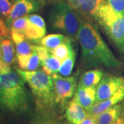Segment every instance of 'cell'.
<instances>
[{"instance_id":"cell-1","label":"cell","mask_w":124,"mask_h":124,"mask_svg":"<svg viewBox=\"0 0 124 124\" xmlns=\"http://www.w3.org/2000/svg\"><path fill=\"white\" fill-rule=\"evenodd\" d=\"M77 39L81 48L82 59L86 66H104L122 69L124 65L107 46L97 29L88 22L81 21Z\"/></svg>"},{"instance_id":"cell-2","label":"cell","mask_w":124,"mask_h":124,"mask_svg":"<svg viewBox=\"0 0 124 124\" xmlns=\"http://www.w3.org/2000/svg\"><path fill=\"white\" fill-rule=\"evenodd\" d=\"M26 81L17 72L0 73V108L12 112H23L29 106Z\"/></svg>"},{"instance_id":"cell-3","label":"cell","mask_w":124,"mask_h":124,"mask_svg":"<svg viewBox=\"0 0 124 124\" xmlns=\"http://www.w3.org/2000/svg\"><path fill=\"white\" fill-rule=\"evenodd\" d=\"M16 71L28 85L35 99L39 113L44 115L45 112L52 110L57 104L52 77L43 71L24 70L17 68Z\"/></svg>"},{"instance_id":"cell-4","label":"cell","mask_w":124,"mask_h":124,"mask_svg":"<svg viewBox=\"0 0 124 124\" xmlns=\"http://www.w3.org/2000/svg\"><path fill=\"white\" fill-rule=\"evenodd\" d=\"M94 18L124 59V15L116 13L106 2L99 8Z\"/></svg>"},{"instance_id":"cell-5","label":"cell","mask_w":124,"mask_h":124,"mask_svg":"<svg viewBox=\"0 0 124 124\" xmlns=\"http://www.w3.org/2000/svg\"><path fill=\"white\" fill-rule=\"evenodd\" d=\"M49 22L54 28L62 31L70 38H77L81 20L75 10L68 3L60 2L50 10Z\"/></svg>"},{"instance_id":"cell-6","label":"cell","mask_w":124,"mask_h":124,"mask_svg":"<svg viewBox=\"0 0 124 124\" xmlns=\"http://www.w3.org/2000/svg\"><path fill=\"white\" fill-rule=\"evenodd\" d=\"M52 79L53 81L56 102L63 108L68 101L75 93L77 86V75L72 77H62L53 74Z\"/></svg>"},{"instance_id":"cell-7","label":"cell","mask_w":124,"mask_h":124,"mask_svg":"<svg viewBox=\"0 0 124 124\" xmlns=\"http://www.w3.org/2000/svg\"><path fill=\"white\" fill-rule=\"evenodd\" d=\"M43 0H17L12 6L11 10L5 22L8 27L15 19L38 11L43 6Z\"/></svg>"},{"instance_id":"cell-8","label":"cell","mask_w":124,"mask_h":124,"mask_svg":"<svg viewBox=\"0 0 124 124\" xmlns=\"http://www.w3.org/2000/svg\"><path fill=\"white\" fill-rule=\"evenodd\" d=\"M124 83V77L114 75L104 76L96 86V103L110 97Z\"/></svg>"},{"instance_id":"cell-9","label":"cell","mask_w":124,"mask_h":124,"mask_svg":"<svg viewBox=\"0 0 124 124\" xmlns=\"http://www.w3.org/2000/svg\"><path fill=\"white\" fill-rule=\"evenodd\" d=\"M68 4L76 11L85 17H94L102 5L106 3V0H67Z\"/></svg>"},{"instance_id":"cell-10","label":"cell","mask_w":124,"mask_h":124,"mask_svg":"<svg viewBox=\"0 0 124 124\" xmlns=\"http://www.w3.org/2000/svg\"><path fill=\"white\" fill-rule=\"evenodd\" d=\"M123 101H124V83L110 97L106 100L95 103L88 110H87L88 115L97 116L103 111L115 106Z\"/></svg>"},{"instance_id":"cell-11","label":"cell","mask_w":124,"mask_h":124,"mask_svg":"<svg viewBox=\"0 0 124 124\" xmlns=\"http://www.w3.org/2000/svg\"><path fill=\"white\" fill-rule=\"evenodd\" d=\"M88 116V112L75 98L68 103L65 112L67 121L72 124H80Z\"/></svg>"},{"instance_id":"cell-12","label":"cell","mask_w":124,"mask_h":124,"mask_svg":"<svg viewBox=\"0 0 124 124\" xmlns=\"http://www.w3.org/2000/svg\"><path fill=\"white\" fill-rule=\"evenodd\" d=\"M86 111L96 103V86H81L78 88L73 96Z\"/></svg>"},{"instance_id":"cell-13","label":"cell","mask_w":124,"mask_h":124,"mask_svg":"<svg viewBox=\"0 0 124 124\" xmlns=\"http://www.w3.org/2000/svg\"><path fill=\"white\" fill-rule=\"evenodd\" d=\"M122 105L119 103L111 107L97 116V124H113L121 116Z\"/></svg>"},{"instance_id":"cell-14","label":"cell","mask_w":124,"mask_h":124,"mask_svg":"<svg viewBox=\"0 0 124 124\" xmlns=\"http://www.w3.org/2000/svg\"><path fill=\"white\" fill-rule=\"evenodd\" d=\"M0 59L10 65L15 62L13 44L8 37H2L0 39Z\"/></svg>"},{"instance_id":"cell-15","label":"cell","mask_w":124,"mask_h":124,"mask_svg":"<svg viewBox=\"0 0 124 124\" xmlns=\"http://www.w3.org/2000/svg\"><path fill=\"white\" fill-rule=\"evenodd\" d=\"M103 77L104 72L100 69H94L86 71L81 77L79 85L85 87L97 86Z\"/></svg>"},{"instance_id":"cell-16","label":"cell","mask_w":124,"mask_h":124,"mask_svg":"<svg viewBox=\"0 0 124 124\" xmlns=\"http://www.w3.org/2000/svg\"><path fill=\"white\" fill-rule=\"evenodd\" d=\"M68 36H65L62 34H51L44 37L40 40V44L43 46L51 53L52 51L59 45L62 44L67 41L70 39Z\"/></svg>"},{"instance_id":"cell-17","label":"cell","mask_w":124,"mask_h":124,"mask_svg":"<svg viewBox=\"0 0 124 124\" xmlns=\"http://www.w3.org/2000/svg\"><path fill=\"white\" fill-rule=\"evenodd\" d=\"M46 33V29L42 28L34 23H32L29 21L24 31V34L27 39L34 42L40 41V40L45 37Z\"/></svg>"},{"instance_id":"cell-18","label":"cell","mask_w":124,"mask_h":124,"mask_svg":"<svg viewBox=\"0 0 124 124\" xmlns=\"http://www.w3.org/2000/svg\"><path fill=\"white\" fill-rule=\"evenodd\" d=\"M76 62V53L72 48L68 57L62 62L58 73L62 77H68L72 73Z\"/></svg>"},{"instance_id":"cell-19","label":"cell","mask_w":124,"mask_h":124,"mask_svg":"<svg viewBox=\"0 0 124 124\" xmlns=\"http://www.w3.org/2000/svg\"><path fill=\"white\" fill-rule=\"evenodd\" d=\"M61 61L54 57L52 53H50L48 57L44 62H41L43 67V72L48 75H53L58 73L59 69L61 66Z\"/></svg>"},{"instance_id":"cell-20","label":"cell","mask_w":124,"mask_h":124,"mask_svg":"<svg viewBox=\"0 0 124 124\" xmlns=\"http://www.w3.org/2000/svg\"><path fill=\"white\" fill-rule=\"evenodd\" d=\"M71 39H72L67 41L66 42L62 44L59 45L57 48L54 49L51 53L54 57L59 59L62 62H63L68 57L71 50L73 48L71 44Z\"/></svg>"},{"instance_id":"cell-21","label":"cell","mask_w":124,"mask_h":124,"mask_svg":"<svg viewBox=\"0 0 124 124\" xmlns=\"http://www.w3.org/2000/svg\"><path fill=\"white\" fill-rule=\"evenodd\" d=\"M16 45V55H30L34 51V46L31 44L26 39Z\"/></svg>"},{"instance_id":"cell-22","label":"cell","mask_w":124,"mask_h":124,"mask_svg":"<svg viewBox=\"0 0 124 124\" xmlns=\"http://www.w3.org/2000/svg\"><path fill=\"white\" fill-rule=\"evenodd\" d=\"M28 23V17L26 15L25 17H22L18 18L17 19H15L14 21L10 23V24L8 26V28L10 30L14 29V30L22 31V32H24V31L26 28Z\"/></svg>"},{"instance_id":"cell-23","label":"cell","mask_w":124,"mask_h":124,"mask_svg":"<svg viewBox=\"0 0 124 124\" xmlns=\"http://www.w3.org/2000/svg\"><path fill=\"white\" fill-rule=\"evenodd\" d=\"M106 2L116 13L124 15V0H106Z\"/></svg>"},{"instance_id":"cell-24","label":"cell","mask_w":124,"mask_h":124,"mask_svg":"<svg viewBox=\"0 0 124 124\" xmlns=\"http://www.w3.org/2000/svg\"><path fill=\"white\" fill-rule=\"evenodd\" d=\"M40 62H41V60H40L39 57L37 54V53H36L35 50H34L33 53L31 54V57L29 59V62H28V64L27 66L26 70H36L39 66Z\"/></svg>"},{"instance_id":"cell-25","label":"cell","mask_w":124,"mask_h":124,"mask_svg":"<svg viewBox=\"0 0 124 124\" xmlns=\"http://www.w3.org/2000/svg\"><path fill=\"white\" fill-rule=\"evenodd\" d=\"M27 17H28V21L31 23H34V24H35V25L41 27L42 28L46 29L44 20L41 16L38 15L33 14V15H27Z\"/></svg>"},{"instance_id":"cell-26","label":"cell","mask_w":124,"mask_h":124,"mask_svg":"<svg viewBox=\"0 0 124 124\" xmlns=\"http://www.w3.org/2000/svg\"><path fill=\"white\" fill-rule=\"evenodd\" d=\"M10 35H11V39L15 44H17L22 41L27 39L24 32H22V31L11 29L10 30Z\"/></svg>"},{"instance_id":"cell-27","label":"cell","mask_w":124,"mask_h":124,"mask_svg":"<svg viewBox=\"0 0 124 124\" xmlns=\"http://www.w3.org/2000/svg\"><path fill=\"white\" fill-rule=\"evenodd\" d=\"M34 50L39 57L41 63L44 62L45 60L48 57L50 52L43 46H34Z\"/></svg>"},{"instance_id":"cell-28","label":"cell","mask_w":124,"mask_h":124,"mask_svg":"<svg viewBox=\"0 0 124 124\" xmlns=\"http://www.w3.org/2000/svg\"><path fill=\"white\" fill-rule=\"evenodd\" d=\"M30 57H31V54L30 55H17L18 64L22 70H26Z\"/></svg>"},{"instance_id":"cell-29","label":"cell","mask_w":124,"mask_h":124,"mask_svg":"<svg viewBox=\"0 0 124 124\" xmlns=\"http://www.w3.org/2000/svg\"><path fill=\"white\" fill-rule=\"evenodd\" d=\"M10 32L8 26L4 21L3 18L0 17V39L2 37H8V38Z\"/></svg>"},{"instance_id":"cell-30","label":"cell","mask_w":124,"mask_h":124,"mask_svg":"<svg viewBox=\"0 0 124 124\" xmlns=\"http://www.w3.org/2000/svg\"><path fill=\"white\" fill-rule=\"evenodd\" d=\"M10 70H11V68H10V64L6 63L0 59V73L1 74L8 73Z\"/></svg>"},{"instance_id":"cell-31","label":"cell","mask_w":124,"mask_h":124,"mask_svg":"<svg viewBox=\"0 0 124 124\" xmlns=\"http://www.w3.org/2000/svg\"><path fill=\"white\" fill-rule=\"evenodd\" d=\"M80 124H97V116L88 115V116L81 121V123Z\"/></svg>"},{"instance_id":"cell-32","label":"cell","mask_w":124,"mask_h":124,"mask_svg":"<svg viewBox=\"0 0 124 124\" xmlns=\"http://www.w3.org/2000/svg\"><path fill=\"white\" fill-rule=\"evenodd\" d=\"M113 124H124V119L121 117H119Z\"/></svg>"},{"instance_id":"cell-33","label":"cell","mask_w":124,"mask_h":124,"mask_svg":"<svg viewBox=\"0 0 124 124\" xmlns=\"http://www.w3.org/2000/svg\"><path fill=\"white\" fill-rule=\"evenodd\" d=\"M121 117L124 119V101L122 103V108H121Z\"/></svg>"},{"instance_id":"cell-34","label":"cell","mask_w":124,"mask_h":124,"mask_svg":"<svg viewBox=\"0 0 124 124\" xmlns=\"http://www.w3.org/2000/svg\"><path fill=\"white\" fill-rule=\"evenodd\" d=\"M72 124L69 123V122L68 121V122H65V123H62V124Z\"/></svg>"},{"instance_id":"cell-35","label":"cell","mask_w":124,"mask_h":124,"mask_svg":"<svg viewBox=\"0 0 124 124\" xmlns=\"http://www.w3.org/2000/svg\"><path fill=\"white\" fill-rule=\"evenodd\" d=\"M10 1H11L12 3H14V2H15V1H16L17 0H10Z\"/></svg>"},{"instance_id":"cell-36","label":"cell","mask_w":124,"mask_h":124,"mask_svg":"<svg viewBox=\"0 0 124 124\" xmlns=\"http://www.w3.org/2000/svg\"><path fill=\"white\" fill-rule=\"evenodd\" d=\"M43 1H44V0H43Z\"/></svg>"}]
</instances>
